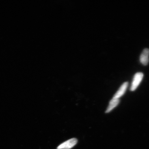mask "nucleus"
<instances>
[{"label":"nucleus","mask_w":149,"mask_h":149,"mask_svg":"<svg viewBox=\"0 0 149 149\" xmlns=\"http://www.w3.org/2000/svg\"><path fill=\"white\" fill-rule=\"evenodd\" d=\"M143 76L144 74L141 72H137L135 74L131 87H130V91H134L136 89L141 81H142Z\"/></svg>","instance_id":"f257e3e1"},{"label":"nucleus","mask_w":149,"mask_h":149,"mask_svg":"<svg viewBox=\"0 0 149 149\" xmlns=\"http://www.w3.org/2000/svg\"><path fill=\"white\" fill-rule=\"evenodd\" d=\"M77 139L72 138L62 143L57 147V149H70L73 148L77 144Z\"/></svg>","instance_id":"f03ea898"},{"label":"nucleus","mask_w":149,"mask_h":149,"mask_svg":"<svg viewBox=\"0 0 149 149\" xmlns=\"http://www.w3.org/2000/svg\"><path fill=\"white\" fill-rule=\"evenodd\" d=\"M149 49L145 48L143 50L140 57L141 63L144 66L148 64L149 61Z\"/></svg>","instance_id":"7ed1b4c3"},{"label":"nucleus","mask_w":149,"mask_h":149,"mask_svg":"<svg viewBox=\"0 0 149 149\" xmlns=\"http://www.w3.org/2000/svg\"><path fill=\"white\" fill-rule=\"evenodd\" d=\"M128 83L127 82L124 83L120 86L118 90L117 91L113 96V98L119 99L122 97L126 92L128 86Z\"/></svg>","instance_id":"20e7f679"},{"label":"nucleus","mask_w":149,"mask_h":149,"mask_svg":"<svg viewBox=\"0 0 149 149\" xmlns=\"http://www.w3.org/2000/svg\"><path fill=\"white\" fill-rule=\"evenodd\" d=\"M119 102H120L119 99L113 98L109 102V107H108L106 111V113H109L114 108L118 105Z\"/></svg>","instance_id":"39448f33"}]
</instances>
